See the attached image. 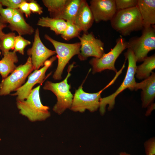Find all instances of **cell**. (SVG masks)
Segmentation results:
<instances>
[{
	"mask_svg": "<svg viewBox=\"0 0 155 155\" xmlns=\"http://www.w3.org/2000/svg\"><path fill=\"white\" fill-rule=\"evenodd\" d=\"M27 1L25 0L21 3L18 9L23 13H24L27 18L30 17L31 11L29 6V3Z\"/></svg>",
	"mask_w": 155,
	"mask_h": 155,
	"instance_id": "obj_31",
	"label": "cell"
},
{
	"mask_svg": "<svg viewBox=\"0 0 155 155\" xmlns=\"http://www.w3.org/2000/svg\"><path fill=\"white\" fill-rule=\"evenodd\" d=\"M148 107V109L146 113V116L149 115L151 114V113L152 111L154 109L155 104L152 103Z\"/></svg>",
	"mask_w": 155,
	"mask_h": 155,
	"instance_id": "obj_32",
	"label": "cell"
},
{
	"mask_svg": "<svg viewBox=\"0 0 155 155\" xmlns=\"http://www.w3.org/2000/svg\"><path fill=\"white\" fill-rule=\"evenodd\" d=\"M29 3V6L31 12L41 15L43 13L42 8L36 1L31 0Z\"/></svg>",
	"mask_w": 155,
	"mask_h": 155,
	"instance_id": "obj_30",
	"label": "cell"
},
{
	"mask_svg": "<svg viewBox=\"0 0 155 155\" xmlns=\"http://www.w3.org/2000/svg\"><path fill=\"white\" fill-rule=\"evenodd\" d=\"M8 27L12 31H15L19 35H31L34 32V29L26 21L23 13L18 9H14L13 18Z\"/></svg>",
	"mask_w": 155,
	"mask_h": 155,
	"instance_id": "obj_17",
	"label": "cell"
},
{
	"mask_svg": "<svg viewBox=\"0 0 155 155\" xmlns=\"http://www.w3.org/2000/svg\"><path fill=\"white\" fill-rule=\"evenodd\" d=\"M56 53L55 51L48 49L44 44L40 37L39 29L37 28L32 47L27 51L28 55L31 57L34 70L38 69L48 58Z\"/></svg>",
	"mask_w": 155,
	"mask_h": 155,
	"instance_id": "obj_12",
	"label": "cell"
},
{
	"mask_svg": "<svg viewBox=\"0 0 155 155\" xmlns=\"http://www.w3.org/2000/svg\"><path fill=\"white\" fill-rule=\"evenodd\" d=\"M126 60L128 61V65L125 78L120 87L115 92L107 96L101 98L100 101L99 111L102 115L104 114L106 107L108 105V109L111 111L114 108L116 97L125 89L128 88L131 91L134 90L136 82L135 75L137 68V59L131 49L128 48L124 54Z\"/></svg>",
	"mask_w": 155,
	"mask_h": 155,
	"instance_id": "obj_2",
	"label": "cell"
},
{
	"mask_svg": "<svg viewBox=\"0 0 155 155\" xmlns=\"http://www.w3.org/2000/svg\"><path fill=\"white\" fill-rule=\"evenodd\" d=\"M30 44L31 42L30 41L24 39L21 36H16L13 51L16 53L18 52L21 54L24 55L25 48Z\"/></svg>",
	"mask_w": 155,
	"mask_h": 155,
	"instance_id": "obj_25",
	"label": "cell"
},
{
	"mask_svg": "<svg viewBox=\"0 0 155 155\" xmlns=\"http://www.w3.org/2000/svg\"><path fill=\"white\" fill-rule=\"evenodd\" d=\"M67 22V27L61 35V37L63 39L69 41L73 38L80 36L82 31L80 29L74 24L69 22Z\"/></svg>",
	"mask_w": 155,
	"mask_h": 155,
	"instance_id": "obj_24",
	"label": "cell"
},
{
	"mask_svg": "<svg viewBox=\"0 0 155 155\" xmlns=\"http://www.w3.org/2000/svg\"><path fill=\"white\" fill-rule=\"evenodd\" d=\"M140 37L130 38L127 41V48L131 49L137 59V62H143L150 51L155 49V28L152 25L142 30Z\"/></svg>",
	"mask_w": 155,
	"mask_h": 155,
	"instance_id": "obj_7",
	"label": "cell"
},
{
	"mask_svg": "<svg viewBox=\"0 0 155 155\" xmlns=\"http://www.w3.org/2000/svg\"><path fill=\"white\" fill-rule=\"evenodd\" d=\"M155 69V55L146 57L141 64L137 66L135 76L139 80H144L149 77Z\"/></svg>",
	"mask_w": 155,
	"mask_h": 155,
	"instance_id": "obj_20",
	"label": "cell"
},
{
	"mask_svg": "<svg viewBox=\"0 0 155 155\" xmlns=\"http://www.w3.org/2000/svg\"><path fill=\"white\" fill-rule=\"evenodd\" d=\"M137 7L142 20L144 28L155 24V0H137Z\"/></svg>",
	"mask_w": 155,
	"mask_h": 155,
	"instance_id": "obj_16",
	"label": "cell"
},
{
	"mask_svg": "<svg viewBox=\"0 0 155 155\" xmlns=\"http://www.w3.org/2000/svg\"><path fill=\"white\" fill-rule=\"evenodd\" d=\"M40 85L32 89L25 100L16 102L20 114L32 122L44 121L49 117V107L43 105L39 95Z\"/></svg>",
	"mask_w": 155,
	"mask_h": 155,
	"instance_id": "obj_3",
	"label": "cell"
},
{
	"mask_svg": "<svg viewBox=\"0 0 155 155\" xmlns=\"http://www.w3.org/2000/svg\"><path fill=\"white\" fill-rule=\"evenodd\" d=\"M2 6L14 9L19 8L20 4L25 0H0Z\"/></svg>",
	"mask_w": 155,
	"mask_h": 155,
	"instance_id": "obj_29",
	"label": "cell"
},
{
	"mask_svg": "<svg viewBox=\"0 0 155 155\" xmlns=\"http://www.w3.org/2000/svg\"><path fill=\"white\" fill-rule=\"evenodd\" d=\"M44 37L53 46L58 59L57 66L53 78L55 80H60L65 66L73 56L79 54L80 43V42L71 44L61 42L53 39L47 34L44 35Z\"/></svg>",
	"mask_w": 155,
	"mask_h": 155,
	"instance_id": "obj_6",
	"label": "cell"
},
{
	"mask_svg": "<svg viewBox=\"0 0 155 155\" xmlns=\"http://www.w3.org/2000/svg\"><path fill=\"white\" fill-rule=\"evenodd\" d=\"M121 74L118 71L113 79L104 88L99 92L93 93L86 92L83 89V84L75 91L70 109L75 112H84L88 110L91 112L97 111L99 108L101 94L102 91L113 84Z\"/></svg>",
	"mask_w": 155,
	"mask_h": 155,
	"instance_id": "obj_5",
	"label": "cell"
},
{
	"mask_svg": "<svg viewBox=\"0 0 155 155\" xmlns=\"http://www.w3.org/2000/svg\"><path fill=\"white\" fill-rule=\"evenodd\" d=\"M33 70L31 58L29 56L24 64L16 67L9 75L3 80L0 84V95L9 94L20 88Z\"/></svg>",
	"mask_w": 155,
	"mask_h": 155,
	"instance_id": "obj_9",
	"label": "cell"
},
{
	"mask_svg": "<svg viewBox=\"0 0 155 155\" xmlns=\"http://www.w3.org/2000/svg\"><path fill=\"white\" fill-rule=\"evenodd\" d=\"M57 58L56 56L53 57L49 60H46L44 63L43 67L40 69L35 70L30 74L26 82L17 90L16 92L11 94L17 96V101H22L26 99L36 84H41L46 78L45 73L52 63Z\"/></svg>",
	"mask_w": 155,
	"mask_h": 155,
	"instance_id": "obj_11",
	"label": "cell"
},
{
	"mask_svg": "<svg viewBox=\"0 0 155 155\" xmlns=\"http://www.w3.org/2000/svg\"><path fill=\"white\" fill-rule=\"evenodd\" d=\"M146 155H155V140L154 137L151 138L144 143Z\"/></svg>",
	"mask_w": 155,
	"mask_h": 155,
	"instance_id": "obj_28",
	"label": "cell"
},
{
	"mask_svg": "<svg viewBox=\"0 0 155 155\" xmlns=\"http://www.w3.org/2000/svg\"><path fill=\"white\" fill-rule=\"evenodd\" d=\"M14 9L7 7L5 9L2 7L0 11V22L4 24H9L13 18Z\"/></svg>",
	"mask_w": 155,
	"mask_h": 155,
	"instance_id": "obj_26",
	"label": "cell"
},
{
	"mask_svg": "<svg viewBox=\"0 0 155 155\" xmlns=\"http://www.w3.org/2000/svg\"><path fill=\"white\" fill-rule=\"evenodd\" d=\"M141 89L142 107L146 108L153 103L155 98V73L152 72L150 76L140 83L136 82L134 90Z\"/></svg>",
	"mask_w": 155,
	"mask_h": 155,
	"instance_id": "obj_14",
	"label": "cell"
},
{
	"mask_svg": "<svg viewBox=\"0 0 155 155\" xmlns=\"http://www.w3.org/2000/svg\"><path fill=\"white\" fill-rule=\"evenodd\" d=\"M2 8V5L1 2V0H0V11L1 9V8Z\"/></svg>",
	"mask_w": 155,
	"mask_h": 155,
	"instance_id": "obj_35",
	"label": "cell"
},
{
	"mask_svg": "<svg viewBox=\"0 0 155 155\" xmlns=\"http://www.w3.org/2000/svg\"><path fill=\"white\" fill-rule=\"evenodd\" d=\"M78 38L81 44L78 57L81 61L86 60L91 57L100 58L104 53V43L96 38L92 32L84 33Z\"/></svg>",
	"mask_w": 155,
	"mask_h": 155,
	"instance_id": "obj_10",
	"label": "cell"
},
{
	"mask_svg": "<svg viewBox=\"0 0 155 155\" xmlns=\"http://www.w3.org/2000/svg\"><path fill=\"white\" fill-rule=\"evenodd\" d=\"M90 2L94 21L97 23L110 21L117 11L115 0H91Z\"/></svg>",
	"mask_w": 155,
	"mask_h": 155,
	"instance_id": "obj_13",
	"label": "cell"
},
{
	"mask_svg": "<svg viewBox=\"0 0 155 155\" xmlns=\"http://www.w3.org/2000/svg\"><path fill=\"white\" fill-rule=\"evenodd\" d=\"M16 36L15 33L13 32L5 34L0 40V50L3 55L10 50L14 49Z\"/></svg>",
	"mask_w": 155,
	"mask_h": 155,
	"instance_id": "obj_23",
	"label": "cell"
},
{
	"mask_svg": "<svg viewBox=\"0 0 155 155\" xmlns=\"http://www.w3.org/2000/svg\"><path fill=\"white\" fill-rule=\"evenodd\" d=\"M6 26L7 25L6 24H3L0 22V40L5 34L3 32V30L4 28L6 27Z\"/></svg>",
	"mask_w": 155,
	"mask_h": 155,
	"instance_id": "obj_33",
	"label": "cell"
},
{
	"mask_svg": "<svg viewBox=\"0 0 155 155\" xmlns=\"http://www.w3.org/2000/svg\"><path fill=\"white\" fill-rule=\"evenodd\" d=\"M81 1L82 0H67L60 18L74 24Z\"/></svg>",
	"mask_w": 155,
	"mask_h": 155,
	"instance_id": "obj_21",
	"label": "cell"
},
{
	"mask_svg": "<svg viewBox=\"0 0 155 155\" xmlns=\"http://www.w3.org/2000/svg\"><path fill=\"white\" fill-rule=\"evenodd\" d=\"M2 59L0 60V74L3 79L7 77L16 67L15 63L18 61L16 53L9 51L5 53Z\"/></svg>",
	"mask_w": 155,
	"mask_h": 155,
	"instance_id": "obj_19",
	"label": "cell"
},
{
	"mask_svg": "<svg viewBox=\"0 0 155 155\" xmlns=\"http://www.w3.org/2000/svg\"><path fill=\"white\" fill-rule=\"evenodd\" d=\"M110 22L112 28L121 36H129L132 32L142 30L144 28L137 6L117 11Z\"/></svg>",
	"mask_w": 155,
	"mask_h": 155,
	"instance_id": "obj_1",
	"label": "cell"
},
{
	"mask_svg": "<svg viewBox=\"0 0 155 155\" xmlns=\"http://www.w3.org/2000/svg\"><path fill=\"white\" fill-rule=\"evenodd\" d=\"M67 0H43L42 2L49 12L50 18H60Z\"/></svg>",
	"mask_w": 155,
	"mask_h": 155,
	"instance_id": "obj_22",
	"label": "cell"
},
{
	"mask_svg": "<svg viewBox=\"0 0 155 155\" xmlns=\"http://www.w3.org/2000/svg\"><path fill=\"white\" fill-rule=\"evenodd\" d=\"M74 64L73 63L69 65L67 74L63 81L56 83L48 81L43 87L44 90L51 91L56 96L57 102L53 110L59 115L62 114L67 109H70L72 104L73 96L70 91L71 86L68 83L67 80L71 75L70 72Z\"/></svg>",
	"mask_w": 155,
	"mask_h": 155,
	"instance_id": "obj_4",
	"label": "cell"
},
{
	"mask_svg": "<svg viewBox=\"0 0 155 155\" xmlns=\"http://www.w3.org/2000/svg\"><path fill=\"white\" fill-rule=\"evenodd\" d=\"M117 11L129 9L137 6V0H115Z\"/></svg>",
	"mask_w": 155,
	"mask_h": 155,
	"instance_id": "obj_27",
	"label": "cell"
},
{
	"mask_svg": "<svg viewBox=\"0 0 155 155\" xmlns=\"http://www.w3.org/2000/svg\"><path fill=\"white\" fill-rule=\"evenodd\" d=\"M119 155H130L125 152H121L119 154Z\"/></svg>",
	"mask_w": 155,
	"mask_h": 155,
	"instance_id": "obj_34",
	"label": "cell"
},
{
	"mask_svg": "<svg viewBox=\"0 0 155 155\" xmlns=\"http://www.w3.org/2000/svg\"><path fill=\"white\" fill-rule=\"evenodd\" d=\"M94 22V17L86 1L82 0L80 7L74 24L84 33L88 32Z\"/></svg>",
	"mask_w": 155,
	"mask_h": 155,
	"instance_id": "obj_15",
	"label": "cell"
},
{
	"mask_svg": "<svg viewBox=\"0 0 155 155\" xmlns=\"http://www.w3.org/2000/svg\"><path fill=\"white\" fill-rule=\"evenodd\" d=\"M127 41L120 36L116 41L115 46L107 53H104L100 58L94 57L89 61L92 67L93 74L100 72L105 70L117 71L115 67V61L122 52L127 48Z\"/></svg>",
	"mask_w": 155,
	"mask_h": 155,
	"instance_id": "obj_8",
	"label": "cell"
},
{
	"mask_svg": "<svg viewBox=\"0 0 155 155\" xmlns=\"http://www.w3.org/2000/svg\"><path fill=\"white\" fill-rule=\"evenodd\" d=\"M42 27L49 28L56 35H61L67 26V22L63 19L42 17L39 18L37 24Z\"/></svg>",
	"mask_w": 155,
	"mask_h": 155,
	"instance_id": "obj_18",
	"label": "cell"
}]
</instances>
